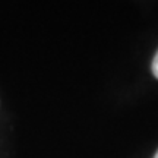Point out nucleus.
<instances>
[{
    "instance_id": "2",
    "label": "nucleus",
    "mask_w": 158,
    "mask_h": 158,
    "mask_svg": "<svg viewBox=\"0 0 158 158\" xmlns=\"http://www.w3.org/2000/svg\"><path fill=\"white\" fill-rule=\"evenodd\" d=\"M154 158H158V151H157V154H155V157H154Z\"/></svg>"
},
{
    "instance_id": "1",
    "label": "nucleus",
    "mask_w": 158,
    "mask_h": 158,
    "mask_svg": "<svg viewBox=\"0 0 158 158\" xmlns=\"http://www.w3.org/2000/svg\"><path fill=\"white\" fill-rule=\"evenodd\" d=\"M152 73H154V76L158 79V51L152 60Z\"/></svg>"
}]
</instances>
